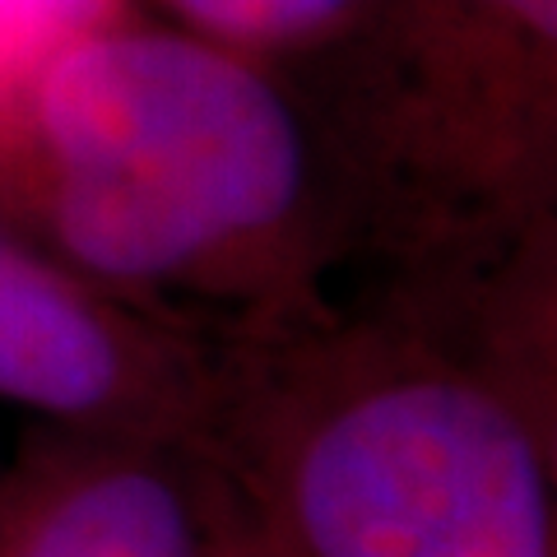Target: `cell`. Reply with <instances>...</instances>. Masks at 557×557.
<instances>
[{
  "label": "cell",
  "instance_id": "3",
  "mask_svg": "<svg viewBox=\"0 0 557 557\" xmlns=\"http://www.w3.org/2000/svg\"><path fill=\"white\" fill-rule=\"evenodd\" d=\"M298 84L348 265L381 288L502 302L553 288L557 0H362Z\"/></svg>",
  "mask_w": 557,
  "mask_h": 557
},
{
  "label": "cell",
  "instance_id": "6",
  "mask_svg": "<svg viewBox=\"0 0 557 557\" xmlns=\"http://www.w3.org/2000/svg\"><path fill=\"white\" fill-rule=\"evenodd\" d=\"M153 5H163L182 28L288 65L335 38L362 0H153Z\"/></svg>",
  "mask_w": 557,
  "mask_h": 557
},
{
  "label": "cell",
  "instance_id": "1",
  "mask_svg": "<svg viewBox=\"0 0 557 557\" xmlns=\"http://www.w3.org/2000/svg\"><path fill=\"white\" fill-rule=\"evenodd\" d=\"M553 307L376 288L223 339L200 446L251 557H557Z\"/></svg>",
  "mask_w": 557,
  "mask_h": 557
},
{
  "label": "cell",
  "instance_id": "5",
  "mask_svg": "<svg viewBox=\"0 0 557 557\" xmlns=\"http://www.w3.org/2000/svg\"><path fill=\"white\" fill-rule=\"evenodd\" d=\"M0 557H251L200 442L42 428L0 474Z\"/></svg>",
  "mask_w": 557,
  "mask_h": 557
},
{
  "label": "cell",
  "instance_id": "7",
  "mask_svg": "<svg viewBox=\"0 0 557 557\" xmlns=\"http://www.w3.org/2000/svg\"><path fill=\"white\" fill-rule=\"evenodd\" d=\"M131 5L135 0H0V135L65 47L116 24Z\"/></svg>",
  "mask_w": 557,
  "mask_h": 557
},
{
  "label": "cell",
  "instance_id": "2",
  "mask_svg": "<svg viewBox=\"0 0 557 557\" xmlns=\"http://www.w3.org/2000/svg\"><path fill=\"white\" fill-rule=\"evenodd\" d=\"M0 214L219 339L339 298L348 270L339 196L288 70L135 14L33 84L0 135Z\"/></svg>",
  "mask_w": 557,
  "mask_h": 557
},
{
  "label": "cell",
  "instance_id": "4",
  "mask_svg": "<svg viewBox=\"0 0 557 557\" xmlns=\"http://www.w3.org/2000/svg\"><path fill=\"white\" fill-rule=\"evenodd\" d=\"M219 335L98 284L0 214V399L47 428L200 442Z\"/></svg>",
  "mask_w": 557,
  "mask_h": 557
}]
</instances>
